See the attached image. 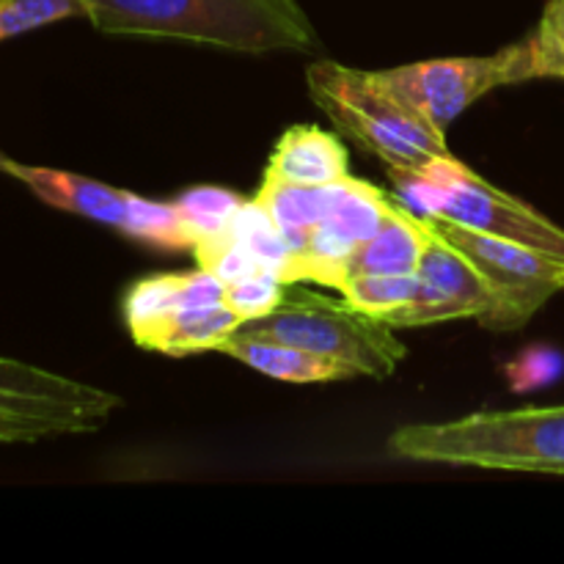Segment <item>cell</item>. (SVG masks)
I'll list each match as a JSON object with an SVG mask.
<instances>
[{
  "label": "cell",
  "instance_id": "7402d4cb",
  "mask_svg": "<svg viewBox=\"0 0 564 564\" xmlns=\"http://www.w3.org/2000/svg\"><path fill=\"white\" fill-rule=\"evenodd\" d=\"M286 286L290 284H284L279 275L262 270V273L246 275V279L226 284V306H229L242 323H248V319L264 317V314L273 312V308L284 301Z\"/></svg>",
  "mask_w": 564,
  "mask_h": 564
},
{
  "label": "cell",
  "instance_id": "5bb4252c",
  "mask_svg": "<svg viewBox=\"0 0 564 564\" xmlns=\"http://www.w3.org/2000/svg\"><path fill=\"white\" fill-rule=\"evenodd\" d=\"M345 180L330 182V185H295V182L268 180L264 176L262 187H259V193L253 198L262 204V209L270 215L275 229L290 240V246L295 251H301L308 231L317 224H323L325 215L336 204Z\"/></svg>",
  "mask_w": 564,
  "mask_h": 564
},
{
  "label": "cell",
  "instance_id": "2e32d148",
  "mask_svg": "<svg viewBox=\"0 0 564 564\" xmlns=\"http://www.w3.org/2000/svg\"><path fill=\"white\" fill-rule=\"evenodd\" d=\"M430 226V224H427ZM433 231V229H430ZM419 279L433 284L435 290L446 292V295L457 297L466 303L474 312V317H482L490 306V292L485 286L479 270L457 251L452 242H446L438 231L430 235L427 251H424L422 262H419Z\"/></svg>",
  "mask_w": 564,
  "mask_h": 564
},
{
  "label": "cell",
  "instance_id": "9a60e30c",
  "mask_svg": "<svg viewBox=\"0 0 564 564\" xmlns=\"http://www.w3.org/2000/svg\"><path fill=\"white\" fill-rule=\"evenodd\" d=\"M240 325L242 319L226 303H218V306L176 308L143 341V350H160L165 356L218 350L224 345V339H229Z\"/></svg>",
  "mask_w": 564,
  "mask_h": 564
},
{
  "label": "cell",
  "instance_id": "603a6c76",
  "mask_svg": "<svg viewBox=\"0 0 564 564\" xmlns=\"http://www.w3.org/2000/svg\"><path fill=\"white\" fill-rule=\"evenodd\" d=\"M534 55V75L564 80V0H549L543 20L529 36Z\"/></svg>",
  "mask_w": 564,
  "mask_h": 564
},
{
  "label": "cell",
  "instance_id": "d6986e66",
  "mask_svg": "<svg viewBox=\"0 0 564 564\" xmlns=\"http://www.w3.org/2000/svg\"><path fill=\"white\" fill-rule=\"evenodd\" d=\"M419 284V275H356L339 286V295L358 312L380 319L405 306L416 295Z\"/></svg>",
  "mask_w": 564,
  "mask_h": 564
},
{
  "label": "cell",
  "instance_id": "8992f818",
  "mask_svg": "<svg viewBox=\"0 0 564 564\" xmlns=\"http://www.w3.org/2000/svg\"><path fill=\"white\" fill-rule=\"evenodd\" d=\"M119 405L110 391L0 356V444L97 433Z\"/></svg>",
  "mask_w": 564,
  "mask_h": 564
},
{
  "label": "cell",
  "instance_id": "7c38bea8",
  "mask_svg": "<svg viewBox=\"0 0 564 564\" xmlns=\"http://www.w3.org/2000/svg\"><path fill=\"white\" fill-rule=\"evenodd\" d=\"M264 176L295 185H330L350 176L347 149L334 132L319 127H290L275 143Z\"/></svg>",
  "mask_w": 564,
  "mask_h": 564
},
{
  "label": "cell",
  "instance_id": "ffe728a7",
  "mask_svg": "<svg viewBox=\"0 0 564 564\" xmlns=\"http://www.w3.org/2000/svg\"><path fill=\"white\" fill-rule=\"evenodd\" d=\"M474 317L471 308L466 303H460L457 297L446 295V292L435 290L433 284L422 281L416 290V295L405 303L397 312L386 314L383 319L389 328L400 330V328H422V325H433V323H452V319H466Z\"/></svg>",
  "mask_w": 564,
  "mask_h": 564
},
{
  "label": "cell",
  "instance_id": "5b68a950",
  "mask_svg": "<svg viewBox=\"0 0 564 564\" xmlns=\"http://www.w3.org/2000/svg\"><path fill=\"white\" fill-rule=\"evenodd\" d=\"M391 180L427 218H444L499 240L518 242L564 264V229L521 198L474 174L457 158L438 160L422 174H391Z\"/></svg>",
  "mask_w": 564,
  "mask_h": 564
},
{
  "label": "cell",
  "instance_id": "7a4b0ae2",
  "mask_svg": "<svg viewBox=\"0 0 564 564\" xmlns=\"http://www.w3.org/2000/svg\"><path fill=\"white\" fill-rule=\"evenodd\" d=\"M394 457L494 471L564 477V405L488 411L444 424H408L389 438Z\"/></svg>",
  "mask_w": 564,
  "mask_h": 564
},
{
  "label": "cell",
  "instance_id": "30bf717a",
  "mask_svg": "<svg viewBox=\"0 0 564 564\" xmlns=\"http://www.w3.org/2000/svg\"><path fill=\"white\" fill-rule=\"evenodd\" d=\"M386 207H389V196L380 187L347 176L330 213L325 215L323 224L308 231L297 251L301 281H317L339 292L352 251L378 231Z\"/></svg>",
  "mask_w": 564,
  "mask_h": 564
},
{
  "label": "cell",
  "instance_id": "4fadbf2b",
  "mask_svg": "<svg viewBox=\"0 0 564 564\" xmlns=\"http://www.w3.org/2000/svg\"><path fill=\"white\" fill-rule=\"evenodd\" d=\"M218 350L268 378L286 380V383H325V380L352 378L350 369L339 367L330 358L314 356V352L286 345V341L242 334V330H235L229 339H224Z\"/></svg>",
  "mask_w": 564,
  "mask_h": 564
},
{
  "label": "cell",
  "instance_id": "e0dca14e",
  "mask_svg": "<svg viewBox=\"0 0 564 564\" xmlns=\"http://www.w3.org/2000/svg\"><path fill=\"white\" fill-rule=\"evenodd\" d=\"M176 209L185 218L187 229L193 235V246L198 242H213L224 235L242 209L246 198L224 187H193L185 196L176 198Z\"/></svg>",
  "mask_w": 564,
  "mask_h": 564
},
{
  "label": "cell",
  "instance_id": "6da1fadb",
  "mask_svg": "<svg viewBox=\"0 0 564 564\" xmlns=\"http://www.w3.org/2000/svg\"><path fill=\"white\" fill-rule=\"evenodd\" d=\"M110 36L187 39L237 53L312 50L314 28L297 0H80Z\"/></svg>",
  "mask_w": 564,
  "mask_h": 564
},
{
  "label": "cell",
  "instance_id": "3957f363",
  "mask_svg": "<svg viewBox=\"0 0 564 564\" xmlns=\"http://www.w3.org/2000/svg\"><path fill=\"white\" fill-rule=\"evenodd\" d=\"M306 83L317 108L358 147L383 160L389 174H422L438 160L455 158L446 147V132L397 97L378 72L314 61Z\"/></svg>",
  "mask_w": 564,
  "mask_h": 564
},
{
  "label": "cell",
  "instance_id": "52a82bcc",
  "mask_svg": "<svg viewBox=\"0 0 564 564\" xmlns=\"http://www.w3.org/2000/svg\"><path fill=\"white\" fill-rule=\"evenodd\" d=\"M0 171L14 176L44 204L97 224L113 226L121 235L141 240L160 251H182L193 248V235L176 204L149 202L130 191H119L105 182L72 174V171L28 165L0 154Z\"/></svg>",
  "mask_w": 564,
  "mask_h": 564
},
{
  "label": "cell",
  "instance_id": "9c48e42d",
  "mask_svg": "<svg viewBox=\"0 0 564 564\" xmlns=\"http://www.w3.org/2000/svg\"><path fill=\"white\" fill-rule=\"evenodd\" d=\"M378 75L397 97L405 99L441 132H446V127L463 110L471 108L479 97L494 88L538 80L529 36L494 55L419 61V64L383 69Z\"/></svg>",
  "mask_w": 564,
  "mask_h": 564
},
{
  "label": "cell",
  "instance_id": "8fae6325",
  "mask_svg": "<svg viewBox=\"0 0 564 564\" xmlns=\"http://www.w3.org/2000/svg\"><path fill=\"white\" fill-rule=\"evenodd\" d=\"M430 235L433 231L424 215L419 218L405 204L389 198L378 231L352 251L345 268V281L356 275H416Z\"/></svg>",
  "mask_w": 564,
  "mask_h": 564
},
{
  "label": "cell",
  "instance_id": "277c9868",
  "mask_svg": "<svg viewBox=\"0 0 564 564\" xmlns=\"http://www.w3.org/2000/svg\"><path fill=\"white\" fill-rule=\"evenodd\" d=\"M237 330L330 358L350 369L352 378H391L408 356L405 345L397 339V330L383 319L301 286H286L284 301L273 312L248 319Z\"/></svg>",
  "mask_w": 564,
  "mask_h": 564
},
{
  "label": "cell",
  "instance_id": "cb8c5ba5",
  "mask_svg": "<svg viewBox=\"0 0 564 564\" xmlns=\"http://www.w3.org/2000/svg\"><path fill=\"white\" fill-rule=\"evenodd\" d=\"M226 303V284L209 270L198 268V273H180V292H176V306H218Z\"/></svg>",
  "mask_w": 564,
  "mask_h": 564
},
{
  "label": "cell",
  "instance_id": "44dd1931",
  "mask_svg": "<svg viewBox=\"0 0 564 564\" xmlns=\"http://www.w3.org/2000/svg\"><path fill=\"white\" fill-rule=\"evenodd\" d=\"M69 17H86L80 0H0V42Z\"/></svg>",
  "mask_w": 564,
  "mask_h": 564
},
{
  "label": "cell",
  "instance_id": "ba28073f",
  "mask_svg": "<svg viewBox=\"0 0 564 564\" xmlns=\"http://www.w3.org/2000/svg\"><path fill=\"white\" fill-rule=\"evenodd\" d=\"M427 224L446 242H452L482 275L490 292L488 312L479 317L482 328H523L556 292L564 290V264L545 253L466 229V226L444 218H427Z\"/></svg>",
  "mask_w": 564,
  "mask_h": 564
},
{
  "label": "cell",
  "instance_id": "ac0fdd59",
  "mask_svg": "<svg viewBox=\"0 0 564 564\" xmlns=\"http://www.w3.org/2000/svg\"><path fill=\"white\" fill-rule=\"evenodd\" d=\"M176 292H180V275H154L143 279L127 292L124 319L130 328L132 341L143 347V341L152 336V330L176 312Z\"/></svg>",
  "mask_w": 564,
  "mask_h": 564
}]
</instances>
